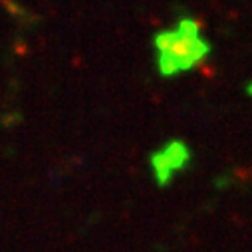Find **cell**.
<instances>
[{"mask_svg":"<svg viewBox=\"0 0 252 252\" xmlns=\"http://www.w3.org/2000/svg\"><path fill=\"white\" fill-rule=\"evenodd\" d=\"M248 94H250V95H252V86H250V88H248Z\"/></svg>","mask_w":252,"mask_h":252,"instance_id":"cell-5","label":"cell"},{"mask_svg":"<svg viewBox=\"0 0 252 252\" xmlns=\"http://www.w3.org/2000/svg\"><path fill=\"white\" fill-rule=\"evenodd\" d=\"M199 28H201L199 22L185 18V20L179 22L177 32H179V36H183V38H187V40H197V38H199Z\"/></svg>","mask_w":252,"mask_h":252,"instance_id":"cell-3","label":"cell"},{"mask_svg":"<svg viewBox=\"0 0 252 252\" xmlns=\"http://www.w3.org/2000/svg\"><path fill=\"white\" fill-rule=\"evenodd\" d=\"M163 155L167 157V161H169L173 173H175V171H181L189 161H191V153H189L187 145L181 143V141H171V143L163 149Z\"/></svg>","mask_w":252,"mask_h":252,"instance_id":"cell-1","label":"cell"},{"mask_svg":"<svg viewBox=\"0 0 252 252\" xmlns=\"http://www.w3.org/2000/svg\"><path fill=\"white\" fill-rule=\"evenodd\" d=\"M151 165H153L157 183H159L161 187H165V185L171 181V177H173V169H171L167 157L163 155V151H157V153L151 155Z\"/></svg>","mask_w":252,"mask_h":252,"instance_id":"cell-2","label":"cell"},{"mask_svg":"<svg viewBox=\"0 0 252 252\" xmlns=\"http://www.w3.org/2000/svg\"><path fill=\"white\" fill-rule=\"evenodd\" d=\"M157 64H159V72H161L165 78H169V76H175V74H179V72H181L179 64H177L175 60H171L169 56H159Z\"/></svg>","mask_w":252,"mask_h":252,"instance_id":"cell-4","label":"cell"}]
</instances>
